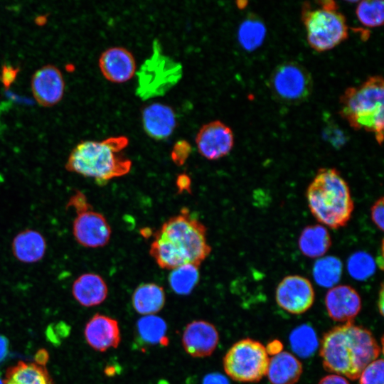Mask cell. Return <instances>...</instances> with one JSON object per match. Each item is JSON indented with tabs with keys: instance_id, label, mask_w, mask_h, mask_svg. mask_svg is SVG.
<instances>
[{
	"instance_id": "cell-9",
	"label": "cell",
	"mask_w": 384,
	"mask_h": 384,
	"mask_svg": "<svg viewBox=\"0 0 384 384\" xmlns=\"http://www.w3.org/2000/svg\"><path fill=\"white\" fill-rule=\"evenodd\" d=\"M314 290L310 281L301 275H288L276 289L277 304L292 314H301L309 310L314 302Z\"/></svg>"
},
{
	"instance_id": "cell-15",
	"label": "cell",
	"mask_w": 384,
	"mask_h": 384,
	"mask_svg": "<svg viewBox=\"0 0 384 384\" xmlns=\"http://www.w3.org/2000/svg\"><path fill=\"white\" fill-rule=\"evenodd\" d=\"M102 75L109 81L122 83L134 75L136 62L130 51L122 47H112L105 50L99 59Z\"/></svg>"
},
{
	"instance_id": "cell-26",
	"label": "cell",
	"mask_w": 384,
	"mask_h": 384,
	"mask_svg": "<svg viewBox=\"0 0 384 384\" xmlns=\"http://www.w3.org/2000/svg\"><path fill=\"white\" fill-rule=\"evenodd\" d=\"M266 36L265 23L255 15L246 18L240 25L238 40L243 49L253 51L264 42Z\"/></svg>"
},
{
	"instance_id": "cell-33",
	"label": "cell",
	"mask_w": 384,
	"mask_h": 384,
	"mask_svg": "<svg viewBox=\"0 0 384 384\" xmlns=\"http://www.w3.org/2000/svg\"><path fill=\"white\" fill-rule=\"evenodd\" d=\"M324 136L334 146H339L346 142L345 134L335 124H329L324 130Z\"/></svg>"
},
{
	"instance_id": "cell-34",
	"label": "cell",
	"mask_w": 384,
	"mask_h": 384,
	"mask_svg": "<svg viewBox=\"0 0 384 384\" xmlns=\"http://www.w3.org/2000/svg\"><path fill=\"white\" fill-rule=\"evenodd\" d=\"M370 216L373 223L381 231L383 230L384 198H378L370 208Z\"/></svg>"
},
{
	"instance_id": "cell-39",
	"label": "cell",
	"mask_w": 384,
	"mask_h": 384,
	"mask_svg": "<svg viewBox=\"0 0 384 384\" xmlns=\"http://www.w3.org/2000/svg\"><path fill=\"white\" fill-rule=\"evenodd\" d=\"M176 186L179 192L183 191H190L191 187V178L186 174H181L178 176L176 179Z\"/></svg>"
},
{
	"instance_id": "cell-36",
	"label": "cell",
	"mask_w": 384,
	"mask_h": 384,
	"mask_svg": "<svg viewBox=\"0 0 384 384\" xmlns=\"http://www.w3.org/2000/svg\"><path fill=\"white\" fill-rule=\"evenodd\" d=\"M202 384H230L228 379L219 373H210L206 375Z\"/></svg>"
},
{
	"instance_id": "cell-3",
	"label": "cell",
	"mask_w": 384,
	"mask_h": 384,
	"mask_svg": "<svg viewBox=\"0 0 384 384\" xmlns=\"http://www.w3.org/2000/svg\"><path fill=\"white\" fill-rule=\"evenodd\" d=\"M128 143L124 136L81 142L70 152L65 169L94 178L99 185L105 184L129 172L132 161L122 153Z\"/></svg>"
},
{
	"instance_id": "cell-4",
	"label": "cell",
	"mask_w": 384,
	"mask_h": 384,
	"mask_svg": "<svg viewBox=\"0 0 384 384\" xmlns=\"http://www.w3.org/2000/svg\"><path fill=\"white\" fill-rule=\"evenodd\" d=\"M306 197L314 217L321 224L338 229L347 225L354 209L349 186L334 168H321L309 183Z\"/></svg>"
},
{
	"instance_id": "cell-44",
	"label": "cell",
	"mask_w": 384,
	"mask_h": 384,
	"mask_svg": "<svg viewBox=\"0 0 384 384\" xmlns=\"http://www.w3.org/2000/svg\"><path fill=\"white\" fill-rule=\"evenodd\" d=\"M0 384H4V382L2 381L1 378H0Z\"/></svg>"
},
{
	"instance_id": "cell-29",
	"label": "cell",
	"mask_w": 384,
	"mask_h": 384,
	"mask_svg": "<svg viewBox=\"0 0 384 384\" xmlns=\"http://www.w3.org/2000/svg\"><path fill=\"white\" fill-rule=\"evenodd\" d=\"M356 14L360 23L366 27L380 26L384 21V2L379 0L361 1L357 5Z\"/></svg>"
},
{
	"instance_id": "cell-28",
	"label": "cell",
	"mask_w": 384,
	"mask_h": 384,
	"mask_svg": "<svg viewBox=\"0 0 384 384\" xmlns=\"http://www.w3.org/2000/svg\"><path fill=\"white\" fill-rule=\"evenodd\" d=\"M292 350L298 356L307 358L311 356L319 346L314 329L308 324H302L292 330L289 335Z\"/></svg>"
},
{
	"instance_id": "cell-27",
	"label": "cell",
	"mask_w": 384,
	"mask_h": 384,
	"mask_svg": "<svg viewBox=\"0 0 384 384\" xmlns=\"http://www.w3.org/2000/svg\"><path fill=\"white\" fill-rule=\"evenodd\" d=\"M199 278V266L186 264L171 270L168 281L176 294L188 295L197 285Z\"/></svg>"
},
{
	"instance_id": "cell-20",
	"label": "cell",
	"mask_w": 384,
	"mask_h": 384,
	"mask_svg": "<svg viewBox=\"0 0 384 384\" xmlns=\"http://www.w3.org/2000/svg\"><path fill=\"white\" fill-rule=\"evenodd\" d=\"M302 371V363L293 354L281 351L270 358L266 375L271 384H295Z\"/></svg>"
},
{
	"instance_id": "cell-10",
	"label": "cell",
	"mask_w": 384,
	"mask_h": 384,
	"mask_svg": "<svg viewBox=\"0 0 384 384\" xmlns=\"http://www.w3.org/2000/svg\"><path fill=\"white\" fill-rule=\"evenodd\" d=\"M73 234L78 244L85 247H101L110 239L111 228L105 218L92 208L76 213Z\"/></svg>"
},
{
	"instance_id": "cell-2",
	"label": "cell",
	"mask_w": 384,
	"mask_h": 384,
	"mask_svg": "<svg viewBox=\"0 0 384 384\" xmlns=\"http://www.w3.org/2000/svg\"><path fill=\"white\" fill-rule=\"evenodd\" d=\"M319 353L326 370L356 380L378 358L380 348L369 330L348 322L324 335Z\"/></svg>"
},
{
	"instance_id": "cell-12",
	"label": "cell",
	"mask_w": 384,
	"mask_h": 384,
	"mask_svg": "<svg viewBox=\"0 0 384 384\" xmlns=\"http://www.w3.org/2000/svg\"><path fill=\"white\" fill-rule=\"evenodd\" d=\"M218 342L217 329L211 323L203 320L190 322L182 334V345L185 351L195 358L210 356Z\"/></svg>"
},
{
	"instance_id": "cell-7",
	"label": "cell",
	"mask_w": 384,
	"mask_h": 384,
	"mask_svg": "<svg viewBox=\"0 0 384 384\" xmlns=\"http://www.w3.org/2000/svg\"><path fill=\"white\" fill-rule=\"evenodd\" d=\"M270 358L260 342L244 338L235 343L223 358L225 373L241 383L260 381L267 371Z\"/></svg>"
},
{
	"instance_id": "cell-14",
	"label": "cell",
	"mask_w": 384,
	"mask_h": 384,
	"mask_svg": "<svg viewBox=\"0 0 384 384\" xmlns=\"http://www.w3.org/2000/svg\"><path fill=\"white\" fill-rule=\"evenodd\" d=\"M325 305L329 316L339 322H352L361 309L358 292L349 285H336L327 292Z\"/></svg>"
},
{
	"instance_id": "cell-19",
	"label": "cell",
	"mask_w": 384,
	"mask_h": 384,
	"mask_svg": "<svg viewBox=\"0 0 384 384\" xmlns=\"http://www.w3.org/2000/svg\"><path fill=\"white\" fill-rule=\"evenodd\" d=\"M72 294L83 306L90 307L102 304L107 298L108 288L103 278L95 273H85L73 282Z\"/></svg>"
},
{
	"instance_id": "cell-17",
	"label": "cell",
	"mask_w": 384,
	"mask_h": 384,
	"mask_svg": "<svg viewBox=\"0 0 384 384\" xmlns=\"http://www.w3.org/2000/svg\"><path fill=\"white\" fill-rule=\"evenodd\" d=\"M142 118L145 132L156 140L170 137L176 125V115L172 108L159 102L145 107Z\"/></svg>"
},
{
	"instance_id": "cell-30",
	"label": "cell",
	"mask_w": 384,
	"mask_h": 384,
	"mask_svg": "<svg viewBox=\"0 0 384 384\" xmlns=\"http://www.w3.org/2000/svg\"><path fill=\"white\" fill-rule=\"evenodd\" d=\"M375 261L366 252L358 251L352 254L347 261V270L354 279L366 280L375 271Z\"/></svg>"
},
{
	"instance_id": "cell-5",
	"label": "cell",
	"mask_w": 384,
	"mask_h": 384,
	"mask_svg": "<svg viewBox=\"0 0 384 384\" xmlns=\"http://www.w3.org/2000/svg\"><path fill=\"white\" fill-rule=\"evenodd\" d=\"M340 115L356 130L373 132L383 140L384 82L380 75L368 78L358 87H348L340 97Z\"/></svg>"
},
{
	"instance_id": "cell-21",
	"label": "cell",
	"mask_w": 384,
	"mask_h": 384,
	"mask_svg": "<svg viewBox=\"0 0 384 384\" xmlns=\"http://www.w3.org/2000/svg\"><path fill=\"white\" fill-rule=\"evenodd\" d=\"M301 252L310 258L323 257L331 245V238L328 230L321 225L305 227L299 238Z\"/></svg>"
},
{
	"instance_id": "cell-8",
	"label": "cell",
	"mask_w": 384,
	"mask_h": 384,
	"mask_svg": "<svg viewBox=\"0 0 384 384\" xmlns=\"http://www.w3.org/2000/svg\"><path fill=\"white\" fill-rule=\"evenodd\" d=\"M268 85L278 101L287 105H298L310 97L313 80L303 65L288 61L278 65L273 70Z\"/></svg>"
},
{
	"instance_id": "cell-1",
	"label": "cell",
	"mask_w": 384,
	"mask_h": 384,
	"mask_svg": "<svg viewBox=\"0 0 384 384\" xmlns=\"http://www.w3.org/2000/svg\"><path fill=\"white\" fill-rule=\"evenodd\" d=\"M206 228L183 208L154 233L149 253L162 269L173 270L186 264L200 266L210 255Z\"/></svg>"
},
{
	"instance_id": "cell-16",
	"label": "cell",
	"mask_w": 384,
	"mask_h": 384,
	"mask_svg": "<svg viewBox=\"0 0 384 384\" xmlns=\"http://www.w3.org/2000/svg\"><path fill=\"white\" fill-rule=\"evenodd\" d=\"M84 334L89 346L100 352L117 348L121 341L117 321L100 314H96L88 321Z\"/></svg>"
},
{
	"instance_id": "cell-22",
	"label": "cell",
	"mask_w": 384,
	"mask_h": 384,
	"mask_svg": "<svg viewBox=\"0 0 384 384\" xmlns=\"http://www.w3.org/2000/svg\"><path fill=\"white\" fill-rule=\"evenodd\" d=\"M165 301L164 288L151 282L139 285L132 297L134 309L143 316L153 315L161 311Z\"/></svg>"
},
{
	"instance_id": "cell-11",
	"label": "cell",
	"mask_w": 384,
	"mask_h": 384,
	"mask_svg": "<svg viewBox=\"0 0 384 384\" xmlns=\"http://www.w3.org/2000/svg\"><path fill=\"white\" fill-rule=\"evenodd\" d=\"M196 144L203 157L216 160L230 152L234 144V136L228 126L215 120L201 127L196 137Z\"/></svg>"
},
{
	"instance_id": "cell-24",
	"label": "cell",
	"mask_w": 384,
	"mask_h": 384,
	"mask_svg": "<svg viewBox=\"0 0 384 384\" xmlns=\"http://www.w3.org/2000/svg\"><path fill=\"white\" fill-rule=\"evenodd\" d=\"M137 335L144 343L149 345H166L167 324L160 316L155 314L141 317L136 325Z\"/></svg>"
},
{
	"instance_id": "cell-43",
	"label": "cell",
	"mask_w": 384,
	"mask_h": 384,
	"mask_svg": "<svg viewBox=\"0 0 384 384\" xmlns=\"http://www.w3.org/2000/svg\"><path fill=\"white\" fill-rule=\"evenodd\" d=\"M378 307L380 314L383 312V284H381L378 297Z\"/></svg>"
},
{
	"instance_id": "cell-37",
	"label": "cell",
	"mask_w": 384,
	"mask_h": 384,
	"mask_svg": "<svg viewBox=\"0 0 384 384\" xmlns=\"http://www.w3.org/2000/svg\"><path fill=\"white\" fill-rule=\"evenodd\" d=\"M1 74V79L3 84L6 87H8L14 80L17 74V70L11 66H4Z\"/></svg>"
},
{
	"instance_id": "cell-42",
	"label": "cell",
	"mask_w": 384,
	"mask_h": 384,
	"mask_svg": "<svg viewBox=\"0 0 384 384\" xmlns=\"http://www.w3.org/2000/svg\"><path fill=\"white\" fill-rule=\"evenodd\" d=\"M9 341L4 336L0 335V361H3L8 353Z\"/></svg>"
},
{
	"instance_id": "cell-6",
	"label": "cell",
	"mask_w": 384,
	"mask_h": 384,
	"mask_svg": "<svg viewBox=\"0 0 384 384\" xmlns=\"http://www.w3.org/2000/svg\"><path fill=\"white\" fill-rule=\"evenodd\" d=\"M319 7L312 9L305 2L302 6V19L310 47L317 52L331 50L348 36L345 16L338 11L334 1H318Z\"/></svg>"
},
{
	"instance_id": "cell-18",
	"label": "cell",
	"mask_w": 384,
	"mask_h": 384,
	"mask_svg": "<svg viewBox=\"0 0 384 384\" xmlns=\"http://www.w3.org/2000/svg\"><path fill=\"white\" fill-rule=\"evenodd\" d=\"M47 243L38 230L26 229L15 235L11 242V251L19 262L31 264L41 260L46 252Z\"/></svg>"
},
{
	"instance_id": "cell-23",
	"label": "cell",
	"mask_w": 384,
	"mask_h": 384,
	"mask_svg": "<svg viewBox=\"0 0 384 384\" xmlns=\"http://www.w3.org/2000/svg\"><path fill=\"white\" fill-rule=\"evenodd\" d=\"M4 384L53 383L45 366L19 361L7 370Z\"/></svg>"
},
{
	"instance_id": "cell-32",
	"label": "cell",
	"mask_w": 384,
	"mask_h": 384,
	"mask_svg": "<svg viewBox=\"0 0 384 384\" xmlns=\"http://www.w3.org/2000/svg\"><path fill=\"white\" fill-rule=\"evenodd\" d=\"M191 151L190 144L184 140L177 142L173 147L171 158L174 162L181 166L188 157Z\"/></svg>"
},
{
	"instance_id": "cell-41",
	"label": "cell",
	"mask_w": 384,
	"mask_h": 384,
	"mask_svg": "<svg viewBox=\"0 0 384 384\" xmlns=\"http://www.w3.org/2000/svg\"><path fill=\"white\" fill-rule=\"evenodd\" d=\"M265 348L268 354L274 356L282 351V344L279 341H273L269 343Z\"/></svg>"
},
{
	"instance_id": "cell-38",
	"label": "cell",
	"mask_w": 384,
	"mask_h": 384,
	"mask_svg": "<svg viewBox=\"0 0 384 384\" xmlns=\"http://www.w3.org/2000/svg\"><path fill=\"white\" fill-rule=\"evenodd\" d=\"M318 384H349V383L341 375L331 374L322 378Z\"/></svg>"
},
{
	"instance_id": "cell-25",
	"label": "cell",
	"mask_w": 384,
	"mask_h": 384,
	"mask_svg": "<svg viewBox=\"0 0 384 384\" xmlns=\"http://www.w3.org/2000/svg\"><path fill=\"white\" fill-rule=\"evenodd\" d=\"M343 265L341 260L332 255L319 257L314 263L312 275L316 283L325 288H331L341 279Z\"/></svg>"
},
{
	"instance_id": "cell-31",
	"label": "cell",
	"mask_w": 384,
	"mask_h": 384,
	"mask_svg": "<svg viewBox=\"0 0 384 384\" xmlns=\"http://www.w3.org/2000/svg\"><path fill=\"white\" fill-rule=\"evenodd\" d=\"M383 358L370 363L359 375L358 384H383L384 369Z\"/></svg>"
},
{
	"instance_id": "cell-13",
	"label": "cell",
	"mask_w": 384,
	"mask_h": 384,
	"mask_svg": "<svg viewBox=\"0 0 384 384\" xmlns=\"http://www.w3.org/2000/svg\"><path fill=\"white\" fill-rule=\"evenodd\" d=\"M31 90L41 106L51 107L58 103L65 90V82L60 70L47 65L36 70L31 79Z\"/></svg>"
},
{
	"instance_id": "cell-40",
	"label": "cell",
	"mask_w": 384,
	"mask_h": 384,
	"mask_svg": "<svg viewBox=\"0 0 384 384\" xmlns=\"http://www.w3.org/2000/svg\"><path fill=\"white\" fill-rule=\"evenodd\" d=\"M48 358L49 355L46 349H39L35 355L36 363L42 366H45V365L48 361Z\"/></svg>"
},
{
	"instance_id": "cell-35",
	"label": "cell",
	"mask_w": 384,
	"mask_h": 384,
	"mask_svg": "<svg viewBox=\"0 0 384 384\" xmlns=\"http://www.w3.org/2000/svg\"><path fill=\"white\" fill-rule=\"evenodd\" d=\"M67 207L73 208L75 213L87 210L92 208V206L88 202L85 195L80 191H76L75 193L70 198Z\"/></svg>"
}]
</instances>
